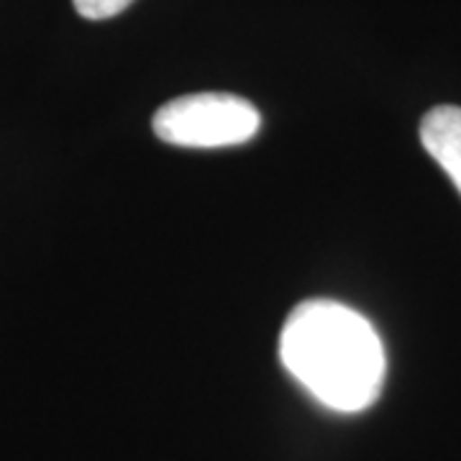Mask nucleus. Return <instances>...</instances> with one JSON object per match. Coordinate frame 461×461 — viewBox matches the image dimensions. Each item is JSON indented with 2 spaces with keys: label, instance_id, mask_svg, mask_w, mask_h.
<instances>
[{
  "label": "nucleus",
  "instance_id": "f03ea898",
  "mask_svg": "<svg viewBox=\"0 0 461 461\" xmlns=\"http://www.w3.org/2000/svg\"><path fill=\"white\" fill-rule=\"evenodd\" d=\"M151 129L172 147H236L259 133L262 115L247 98L230 93H195L165 103L151 118Z\"/></svg>",
  "mask_w": 461,
  "mask_h": 461
},
{
  "label": "nucleus",
  "instance_id": "f257e3e1",
  "mask_svg": "<svg viewBox=\"0 0 461 461\" xmlns=\"http://www.w3.org/2000/svg\"><path fill=\"white\" fill-rule=\"evenodd\" d=\"M280 359L321 405L339 412L366 411L377 402L387 375L375 326L336 300H305L287 315Z\"/></svg>",
  "mask_w": 461,
  "mask_h": 461
},
{
  "label": "nucleus",
  "instance_id": "20e7f679",
  "mask_svg": "<svg viewBox=\"0 0 461 461\" xmlns=\"http://www.w3.org/2000/svg\"><path fill=\"white\" fill-rule=\"evenodd\" d=\"M72 3H75V11L83 18L105 21V18H113L118 14H123L133 0H72Z\"/></svg>",
  "mask_w": 461,
  "mask_h": 461
},
{
  "label": "nucleus",
  "instance_id": "7ed1b4c3",
  "mask_svg": "<svg viewBox=\"0 0 461 461\" xmlns=\"http://www.w3.org/2000/svg\"><path fill=\"white\" fill-rule=\"evenodd\" d=\"M420 141L461 193V108L436 105L420 121Z\"/></svg>",
  "mask_w": 461,
  "mask_h": 461
}]
</instances>
